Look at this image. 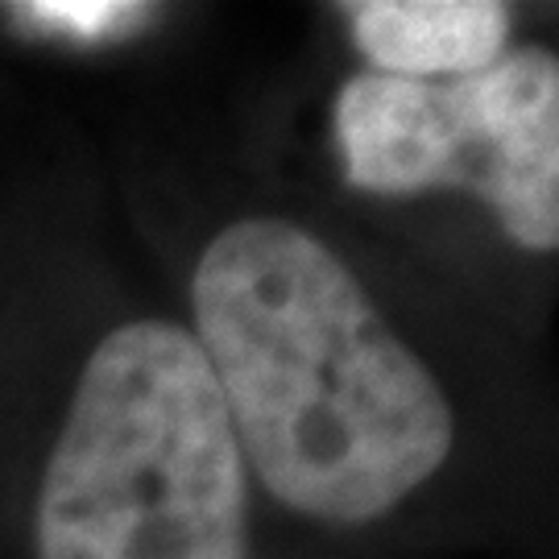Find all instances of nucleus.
<instances>
[{
  "label": "nucleus",
  "mask_w": 559,
  "mask_h": 559,
  "mask_svg": "<svg viewBox=\"0 0 559 559\" xmlns=\"http://www.w3.org/2000/svg\"><path fill=\"white\" fill-rule=\"evenodd\" d=\"M253 489L323 531H369L456 456L460 419L373 286L311 224L240 212L187 282Z\"/></svg>",
  "instance_id": "obj_1"
},
{
  "label": "nucleus",
  "mask_w": 559,
  "mask_h": 559,
  "mask_svg": "<svg viewBox=\"0 0 559 559\" xmlns=\"http://www.w3.org/2000/svg\"><path fill=\"white\" fill-rule=\"evenodd\" d=\"M34 559H253V477L187 323L83 357L34 489Z\"/></svg>",
  "instance_id": "obj_2"
},
{
  "label": "nucleus",
  "mask_w": 559,
  "mask_h": 559,
  "mask_svg": "<svg viewBox=\"0 0 559 559\" xmlns=\"http://www.w3.org/2000/svg\"><path fill=\"white\" fill-rule=\"evenodd\" d=\"M340 175L378 200L464 195L522 253L559 249V59L510 46L468 80L357 71L332 100Z\"/></svg>",
  "instance_id": "obj_3"
},
{
  "label": "nucleus",
  "mask_w": 559,
  "mask_h": 559,
  "mask_svg": "<svg viewBox=\"0 0 559 559\" xmlns=\"http://www.w3.org/2000/svg\"><path fill=\"white\" fill-rule=\"evenodd\" d=\"M340 13L365 71L390 80H468L514 46L501 0H353Z\"/></svg>",
  "instance_id": "obj_4"
},
{
  "label": "nucleus",
  "mask_w": 559,
  "mask_h": 559,
  "mask_svg": "<svg viewBox=\"0 0 559 559\" xmlns=\"http://www.w3.org/2000/svg\"><path fill=\"white\" fill-rule=\"evenodd\" d=\"M13 17L50 29V34H67L75 41H100L138 25L141 17H150V4H138V0H34V4H13Z\"/></svg>",
  "instance_id": "obj_5"
}]
</instances>
